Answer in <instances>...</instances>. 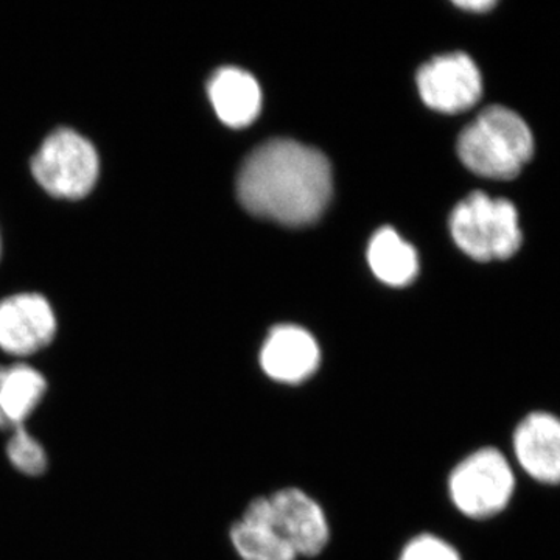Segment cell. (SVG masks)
Returning a JSON list of instances; mask_svg holds the SVG:
<instances>
[{
  "label": "cell",
  "instance_id": "1",
  "mask_svg": "<svg viewBox=\"0 0 560 560\" xmlns=\"http://www.w3.org/2000/svg\"><path fill=\"white\" fill-rule=\"evenodd\" d=\"M331 167L319 150L291 139H272L243 162L237 194L243 208L285 226H307L331 198Z\"/></svg>",
  "mask_w": 560,
  "mask_h": 560
},
{
  "label": "cell",
  "instance_id": "2",
  "mask_svg": "<svg viewBox=\"0 0 560 560\" xmlns=\"http://www.w3.org/2000/svg\"><path fill=\"white\" fill-rule=\"evenodd\" d=\"M536 142L521 114L506 106H489L464 128L458 154L482 178L508 180L521 175L533 160Z\"/></svg>",
  "mask_w": 560,
  "mask_h": 560
},
{
  "label": "cell",
  "instance_id": "3",
  "mask_svg": "<svg viewBox=\"0 0 560 560\" xmlns=\"http://www.w3.org/2000/svg\"><path fill=\"white\" fill-rule=\"evenodd\" d=\"M451 231L458 248L478 261L511 259L523 245L515 206L482 191H474L453 209Z\"/></svg>",
  "mask_w": 560,
  "mask_h": 560
},
{
  "label": "cell",
  "instance_id": "4",
  "mask_svg": "<svg viewBox=\"0 0 560 560\" xmlns=\"http://www.w3.org/2000/svg\"><path fill=\"white\" fill-rule=\"evenodd\" d=\"M33 176L51 197L80 200L86 197L101 175V158L90 139L72 128L50 132L33 154Z\"/></svg>",
  "mask_w": 560,
  "mask_h": 560
},
{
  "label": "cell",
  "instance_id": "5",
  "mask_svg": "<svg viewBox=\"0 0 560 560\" xmlns=\"http://www.w3.org/2000/svg\"><path fill=\"white\" fill-rule=\"evenodd\" d=\"M514 490L510 460L493 447L470 453L452 470L448 480V492L456 510L477 521L506 510Z\"/></svg>",
  "mask_w": 560,
  "mask_h": 560
},
{
  "label": "cell",
  "instance_id": "6",
  "mask_svg": "<svg viewBox=\"0 0 560 560\" xmlns=\"http://www.w3.org/2000/svg\"><path fill=\"white\" fill-rule=\"evenodd\" d=\"M420 97L431 109L458 114L474 108L482 95L480 69L463 51L434 58L418 72Z\"/></svg>",
  "mask_w": 560,
  "mask_h": 560
},
{
  "label": "cell",
  "instance_id": "7",
  "mask_svg": "<svg viewBox=\"0 0 560 560\" xmlns=\"http://www.w3.org/2000/svg\"><path fill=\"white\" fill-rule=\"evenodd\" d=\"M272 528L300 558H313L326 550L329 522L323 508L298 488L280 489L268 497Z\"/></svg>",
  "mask_w": 560,
  "mask_h": 560
},
{
  "label": "cell",
  "instance_id": "8",
  "mask_svg": "<svg viewBox=\"0 0 560 560\" xmlns=\"http://www.w3.org/2000/svg\"><path fill=\"white\" fill-rule=\"evenodd\" d=\"M57 334V316L39 293H20L0 301V349L27 357L47 348Z\"/></svg>",
  "mask_w": 560,
  "mask_h": 560
},
{
  "label": "cell",
  "instance_id": "9",
  "mask_svg": "<svg viewBox=\"0 0 560 560\" xmlns=\"http://www.w3.org/2000/svg\"><path fill=\"white\" fill-rule=\"evenodd\" d=\"M320 363L318 342L302 327H275L260 350V366L271 381L300 385L308 381Z\"/></svg>",
  "mask_w": 560,
  "mask_h": 560
},
{
  "label": "cell",
  "instance_id": "10",
  "mask_svg": "<svg viewBox=\"0 0 560 560\" xmlns=\"http://www.w3.org/2000/svg\"><path fill=\"white\" fill-rule=\"evenodd\" d=\"M523 470L541 485H560V418L548 411L529 412L512 438Z\"/></svg>",
  "mask_w": 560,
  "mask_h": 560
},
{
  "label": "cell",
  "instance_id": "11",
  "mask_svg": "<svg viewBox=\"0 0 560 560\" xmlns=\"http://www.w3.org/2000/svg\"><path fill=\"white\" fill-rule=\"evenodd\" d=\"M208 92L217 116L228 127H248L259 116L260 86L245 70L237 68L217 70L209 81Z\"/></svg>",
  "mask_w": 560,
  "mask_h": 560
},
{
  "label": "cell",
  "instance_id": "12",
  "mask_svg": "<svg viewBox=\"0 0 560 560\" xmlns=\"http://www.w3.org/2000/svg\"><path fill=\"white\" fill-rule=\"evenodd\" d=\"M231 541L243 560H296L289 544L272 528L270 500L257 497L231 528Z\"/></svg>",
  "mask_w": 560,
  "mask_h": 560
},
{
  "label": "cell",
  "instance_id": "13",
  "mask_svg": "<svg viewBox=\"0 0 560 560\" xmlns=\"http://www.w3.org/2000/svg\"><path fill=\"white\" fill-rule=\"evenodd\" d=\"M47 390L46 378L28 364L0 368V430L25 427Z\"/></svg>",
  "mask_w": 560,
  "mask_h": 560
},
{
  "label": "cell",
  "instance_id": "14",
  "mask_svg": "<svg viewBox=\"0 0 560 560\" xmlns=\"http://www.w3.org/2000/svg\"><path fill=\"white\" fill-rule=\"evenodd\" d=\"M368 261L374 275L388 285H408L418 275V254L390 228H383L372 237Z\"/></svg>",
  "mask_w": 560,
  "mask_h": 560
},
{
  "label": "cell",
  "instance_id": "15",
  "mask_svg": "<svg viewBox=\"0 0 560 560\" xmlns=\"http://www.w3.org/2000/svg\"><path fill=\"white\" fill-rule=\"evenodd\" d=\"M7 455L21 474L38 477L47 469V455L43 445L28 433L25 427L11 431Z\"/></svg>",
  "mask_w": 560,
  "mask_h": 560
},
{
  "label": "cell",
  "instance_id": "16",
  "mask_svg": "<svg viewBox=\"0 0 560 560\" xmlns=\"http://www.w3.org/2000/svg\"><path fill=\"white\" fill-rule=\"evenodd\" d=\"M399 560H463L448 541L433 534H420L405 545Z\"/></svg>",
  "mask_w": 560,
  "mask_h": 560
},
{
  "label": "cell",
  "instance_id": "17",
  "mask_svg": "<svg viewBox=\"0 0 560 560\" xmlns=\"http://www.w3.org/2000/svg\"><path fill=\"white\" fill-rule=\"evenodd\" d=\"M455 5H458L459 9L482 13V11L493 9L497 3L493 0H463V2H455Z\"/></svg>",
  "mask_w": 560,
  "mask_h": 560
},
{
  "label": "cell",
  "instance_id": "18",
  "mask_svg": "<svg viewBox=\"0 0 560 560\" xmlns=\"http://www.w3.org/2000/svg\"><path fill=\"white\" fill-rule=\"evenodd\" d=\"M0 253H2V242H0Z\"/></svg>",
  "mask_w": 560,
  "mask_h": 560
}]
</instances>
